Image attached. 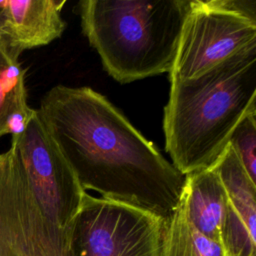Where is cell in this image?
I'll return each mask as SVG.
<instances>
[{
	"label": "cell",
	"mask_w": 256,
	"mask_h": 256,
	"mask_svg": "<svg viewBox=\"0 0 256 256\" xmlns=\"http://www.w3.org/2000/svg\"><path fill=\"white\" fill-rule=\"evenodd\" d=\"M37 113L84 191L165 220L176 210L186 175L105 96L90 87L56 85Z\"/></svg>",
	"instance_id": "1"
},
{
	"label": "cell",
	"mask_w": 256,
	"mask_h": 256,
	"mask_svg": "<svg viewBox=\"0 0 256 256\" xmlns=\"http://www.w3.org/2000/svg\"><path fill=\"white\" fill-rule=\"evenodd\" d=\"M170 83L163 116L165 150L187 175L213 166L236 126L256 110V50L198 78Z\"/></svg>",
	"instance_id": "2"
},
{
	"label": "cell",
	"mask_w": 256,
	"mask_h": 256,
	"mask_svg": "<svg viewBox=\"0 0 256 256\" xmlns=\"http://www.w3.org/2000/svg\"><path fill=\"white\" fill-rule=\"evenodd\" d=\"M190 0H82L81 28L103 68L124 84L170 73Z\"/></svg>",
	"instance_id": "3"
},
{
	"label": "cell",
	"mask_w": 256,
	"mask_h": 256,
	"mask_svg": "<svg viewBox=\"0 0 256 256\" xmlns=\"http://www.w3.org/2000/svg\"><path fill=\"white\" fill-rule=\"evenodd\" d=\"M255 50V0H190L170 82L198 78L235 56Z\"/></svg>",
	"instance_id": "4"
},
{
	"label": "cell",
	"mask_w": 256,
	"mask_h": 256,
	"mask_svg": "<svg viewBox=\"0 0 256 256\" xmlns=\"http://www.w3.org/2000/svg\"><path fill=\"white\" fill-rule=\"evenodd\" d=\"M165 219L85 192L71 237V256H159Z\"/></svg>",
	"instance_id": "5"
},
{
	"label": "cell",
	"mask_w": 256,
	"mask_h": 256,
	"mask_svg": "<svg viewBox=\"0 0 256 256\" xmlns=\"http://www.w3.org/2000/svg\"><path fill=\"white\" fill-rule=\"evenodd\" d=\"M28 185L49 223L72 237V227L86 191L50 137L37 110L25 130L12 136Z\"/></svg>",
	"instance_id": "6"
},
{
	"label": "cell",
	"mask_w": 256,
	"mask_h": 256,
	"mask_svg": "<svg viewBox=\"0 0 256 256\" xmlns=\"http://www.w3.org/2000/svg\"><path fill=\"white\" fill-rule=\"evenodd\" d=\"M66 0L0 1V38L24 51L51 43L66 28L61 11Z\"/></svg>",
	"instance_id": "7"
},
{
	"label": "cell",
	"mask_w": 256,
	"mask_h": 256,
	"mask_svg": "<svg viewBox=\"0 0 256 256\" xmlns=\"http://www.w3.org/2000/svg\"><path fill=\"white\" fill-rule=\"evenodd\" d=\"M180 202L186 217L200 233L224 245L227 195L213 166L186 175Z\"/></svg>",
	"instance_id": "8"
},
{
	"label": "cell",
	"mask_w": 256,
	"mask_h": 256,
	"mask_svg": "<svg viewBox=\"0 0 256 256\" xmlns=\"http://www.w3.org/2000/svg\"><path fill=\"white\" fill-rule=\"evenodd\" d=\"M19 49L0 38V138L21 134L35 113L27 103Z\"/></svg>",
	"instance_id": "9"
},
{
	"label": "cell",
	"mask_w": 256,
	"mask_h": 256,
	"mask_svg": "<svg viewBox=\"0 0 256 256\" xmlns=\"http://www.w3.org/2000/svg\"><path fill=\"white\" fill-rule=\"evenodd\" d=\"M159 256H230L225 246L200 233L188 220L181 202L165 221Z\"/></svg>",
	"instance_id": "10"
},
{
	"label": "cell",
	"mask_w": 256,
	"mask_h": 256,
	"mask_svg": "<svg viewBox=\"0 0 256 256\" xmlns=\"http://www.w3.org/2000/svg\"><path fill=\"white\" fill-rule=\"evenodd\" d=\"M228 144L256 184V110L249 112L232 132Z\"/></svg>",
	"instance_id": "11"
},
{
	"label": "cell",
	"mask_w": 256,
	"mask_h": 256,
	"mask_svg": "<svg viewBox=\"0 0 256 256\" xmlns=\"http://www.w3.org/2000/svg\"><path fill=\"white\" fill-rule=\"evenodd\" d=\"M17 163V152L11 144L10 148L0 154V256H9L5 241L4 217L5 206L12 183L15 167Z\"/></svg>",
	"instance_id": "12"
}]
</instances>
